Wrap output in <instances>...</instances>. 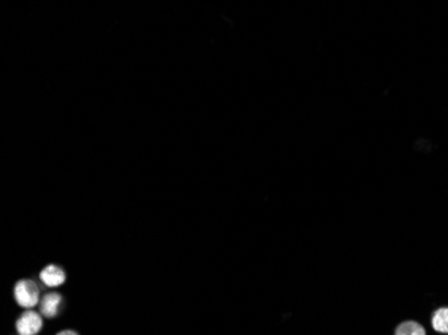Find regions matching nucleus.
<instances>
[{
	"label": "nucleus",
	"instance_id": "nucleus-6",
	"mask_svg": "<svg viewBox=\"0 0 448 335\" xmlns=\"http://www.w3.org/2000/svg\"><path fill=\"white\" fill-rule=\"evenodd\" d=\"M393 335H427V329L416 319H406L395 326Z\"/></svg>",
	"mask_w": 448,
	"mask_h": 335
},
{
	"label": "nucleus",
	"instance_id": "nucleus-3",
	"mask_svg": "<svg viewBox=\"0 0 448 335\" xmlns=\"http://www.w3.org/2000/svg\"><path fill=\"white\" fill-rule=\"evenodd\" d=\"M62 302H64V299H62L61 293H46L41 299V302H39L41 314L46 316V318H55L57 315L60 314Z\"/></svg>",
	"mask_w": 448,
	"mask_h": 335
},
{
	"label": "nucleus",
	"instance_id": "nucleus-7",
	"mask_svg": "<svg viewBox=\"0 0 448 335\" xmlns=\"http://www.w3.org/2000/svg\"><path fill=\"white\" fill-rule=\"evenodd\" d=\"M57 335H78L75 332H73V330H64V332H61V333H58Z\"/></svg>",
	"mask_w": 448,
	"mask_h": 335
},
{
	"label": "nucleus",
	"instance_id": "nucleus-5",
	"mask_svg": "<svg viewBox=\"0 0 448 335\" xmlns=\"http://www.w3.org/2000/svg\"><path fill=\"white\" fill-rule=\"evenodd\" d=\"M429 325L436 334L448 335V306L435 309L429 316Z\"/></svg>",
	"mask_w": 448,
	"mask_h": 335
},
{
	"label": "nucleus",
	"instance_id": "nucleus-1",
	"mask_svg": "<svg viewBox=\"0 0 448 335\" xmlns=\"http://www.w3.org/2000/svg\"><path fill=\"white\" fill-rule=\"evenodd\" d=\"M14 296L19 306L28 310L35 307L41 302L39 287L34 280H30V279H23L15 284Z\"/></svg>",
	"mask_w": 448,
	"mask_h": 335
},
{
	"label": "nucleus",
	"instance_id": "nucleus-2",
	"mask_svg": "<svg viewBox=\"0 0 448 335\" xmlns=\"http://www.w3.org/2000/svg\"><path fill=\"white\" fill-rule=\"evenodd\" d=\"M43 327L42 315L28 310L17 320V332L19 335H37Z\"/></svg>",
	"mask_w": 448,
	"mask_h": 335
},
{
	"label": "nucleus",
	"instance_id": "nucleus-4",
	"mask_svg": "<svg viewBox=\"0 0 448 335\" xmlns=\"http://www.w3.org/2000/svg\"><path fill=\"white\" fill-rule=\"evenodd\" d=\"M43 284L47 287H60L66 280V273L60 266L50 264L44 267L39 275Z\"/></svg>",
	"mask_w": 448,
	"mask_h": 335
}]
</instances>
